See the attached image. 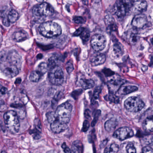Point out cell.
<instances>
[{
  "label": "cell",
  "instance_id": "9",
  "mask_svg": "<svg viewBox=\"0 0 153 153\" xmlns=\"http://www.w3.org/2000/svg\"><path fill=\"white\" fill-rule=\"evenodd\" d=\"M133 129L129 127H124L116 130L113 134V137L120 141H124L134 136Z\"/></svg>",
  "mask_w": 153,
  "mask_h": 153
},
{
  "label": "cell",
  "instance_id": "49",
  "mask_svg": "<svg viewBox=\"0 0 153 153\" xmlns=\"http://www.w3.org/2000/svg\"><path fill=\"white\" fill-rule=\"evenodd\" d=\"M1 88H2V87H1V84H0V90H1Z\"/></svg>",
  "mask_w": 153,
  "mask_h": 153
},
{
  "label": "cell",
  "instance_id": "14",
  "mask_svg": "<svg viewBox=\"0 0 153 153\" xmlns=\"http://www.w3.org/2000/svg\"><path fill=\"white\" fill-rule=\"evenodd\" d=\"M138 90V88L134 85H123L117 93L118 95L119 96H125Z\"/></svg>",
  "mask_w": 153,
  "mask_h": 153
},
{
  "label": "cell",
  "instance_id": "31",
  "mask_svg": "<svg viewBox=\"0 0 153 153\" xmlns=\"http://www.w3.org/2000/svg\"><path fill=\"white\" fill-rule=\"evenodd\" d=\"M106 22H107V25L108 26V28L111 29H114L115 28V23H114V20L113 18L111 17L109 15H108V18L106 17Z\"/></svg>",
  "mask_w": 153,
  "mask_h": 153
},
{
  "label": "cell",
  "instance_id": "26",
  "mask_svg": "<svg viewBox=\"0 0 153 153\" xmlns=\"http://www.w3.org/2000/svg\"><path fill=\"white\" fill-rule=\"evenodd\" d=\"M119 150L118 145L116 143L111 144L104 150L103 153H117Z\"/></svg>",
  "mask_w": 153,
  "mask_h": 153
},
{
  "label": "cell",
  "instance_id": "8",
  "mask_svg": "<svg viewBox=\"0 0 153 153\" xmlns=\"http://www.w3.org/2000/svg\"><path fill=\"white\" fill-rule=\"evenodd\" d=\"M91 43L93 49L99 52L104 49L106 46V39L101 34H95L91 37Z\"/></svg>",
  "mask_w": 153,
  "mask_h": 153
},
{
  "label": "cell",
  "instance_id": "40",
  "mask_svg": "<svg viewBox=\"0 0 153 153\" xmlns=\"http://www.w3.org/2000/svg\"><path fill=\"white\" fill-rule=\"evenodd\" d=\"M7 89L5 87H2L0 90V95H3L7 93Z\"/></svg>",
  "mask_w": 153,
  "mask_h": 153
},
{
  "label": "cell",
  "instance_id": "23",
  "mask_svg": "<svg viewBox=\"0 0 153 153\" xmlns=\"http://www.w3.org/2000/svg\"><path fill=\"white\" fill-rule=\"evenodd\" d=\"M83 145L81 141L76 140L74 141L72 146V151L74 153H82L83 152Z\"/></svg>",
  "mask_w": 153,
  "mask_h": 153
},
{
  "label": "cell",
  "instance_id": "32",
  "mask_svg": "<svg viewBox=\"0 0 153 153\" xmlns=\"http://www.w3.org/2000/svg\"><path fill=\"white\" fill-rule=\"evenodd\" d=\"M126 150L127 153H137L136 149L132 143L128 144L126 147Z\"/></svg>",
  "mask_w": 153,
  "mask_h": 153
},
{
  "label": "cell",
  "instance_id": "33",
  "mask_svg": "<svg viewBox=\"0 0 153 153\" xmlns=\"http://www.w3.org/2000/svg\"><path fill=\"white\" fill-rule=\"evenodd\" d=\"M65 68L68 73H71L74 70V65L71 61H69L67 62L65 66Z\"/></svg>",
  "mask_w": 153,
  "mask_h": 153
},
{
  "label": "cell",
  "instance_id": "36",
  "mask_svg": "<svg viewBox=\"0 0 153 153\" xmlns=\"http://www.w3.org/2000/svg\"><path fill=\"white\" fill-rule=\"evenodd\" d=\"M90 127V123L88 120H85L83 124L82 128V131L83 132H85L89 129Z\"/></svg>",
  "mask_w": 153,
  "mask_h": 153
},
{
  "label": "cell",
  "instance_id": "13",
  "mask_svg": "<svg viewBox=\"0 0 153 153\" xmlns=\"http://www.w3.org/2000/svg\"><path fill=\"white\" fill-rule=\"evenodd\" d=\"M126 40L131 45H135L139 40V37L135 29L130 30L126 34Z\"/></svg>",
  "mask_w": 153,
  "mask_h": 153
},
{
  "label": "cell",
  "instance_id": "30",
  "mask_svg": "<svg viewBox=\"0 0 153 153\" xmlns=\"http://www.w3.org/2000/svg\"><path fill=\"white\" fill-rule=\"evenodd\" d=\"M80 37L83 42L85 43L88 41L89 38H90V32L88 31V30L84 28L83 31L80 35Z\"/></svg>",
  "mask_w": 153,
  "mask_h": 153
},
{
  "label": "cell",
  "instance_id": "39",
  "mask_svg": "<svg viewBox=\"0 0 153 153\" xmlns=\"http://www.w3.org/2000/svg\"><path fill=\"white\" fill-rule=\"evenodd\" d=\"M84 30V28H79L77 29L76 31L74 32V35L75 36H80L81 33H82L83 31Z\"/></svg>",
  "mask_w": 153,
  "mask_h": 153
},
{
  "label": "cell",
  "instance_id": "20",
  "mask_svg": "<svg viewBox=\"0 0 153 153\" xmlns=\"http://www.w3.org/2000/svg\"><path fill=\"white\" fill-rule=\"evenodd\" d=\"M106 59L105 55L103 54H99L92 58L91 63L93 66H97L104 63L106 61Z\"/></svg>",
  "mask_w": 153,
  "mask_h": 153
},
{
  "label": "cell",
  "instance_id": "3",
  "mask_svg": "<svg viewBox=\"0 0 153 153\" xmlns=\"http://www.w3.org/2000/svg\"><path fill=\"white\" fill-rule=\"evenodd\" d=\"M72 109L71 104L68 102L61 104L55 112L56 118V121L67 125L71 119Z\"/></svg>",
  "mask_w": 153,
  "mask_h": 153
},
{
  "label": "cell",
  "instance_id": "15",
  "mask_svg": "<svg viewBox=\"0 0 153 153\" xmlns=\"http://www.w3.org/2000/svg\"><path fill=\"white\" fill-rule=\"evenodd\" d=\"M67 125L62 124L59 121H55L51 124V130L55 134H60L67 128Z\"/></svg>",
  "mask_w": 153,
  "mask_h": 153
},
{
  "label": "cell",
  "instance_id": "22",
  "mask_svg": "<svg viewBox=\"0 0 153 153\" xmlns=\"http://www.w3.org/2000/svg\"><path fill=\"white\" fill-rule=\"evenodd\" d=\"M143 128L147 132H153V116L147 118L143 123Z\"/></svg>",
  "mask_w": 153,
  "mask_h": 153
},
{
  "label": "cell",
  "instance_id": "37",
  "mask_svg": "<svg viewBox=\"0 0 153 153\" xmlns=\"http://www.w3.org/2000/svg\"><path fill=\"white\" fill-rule=\"evenodd\" d=\"M142 153H153V150L150 146H145L142 150Z\"/></svg>",
  "mask_w": 153,
  "mask_h": 153
},
{
  "label": "cell",
  "instance_id": "41",
  "mask_svg": "<svg viewBox=\"0 0 153 153\" xmlns=\"http://www.w3.org/2000/svg\"><path fill=\"white\" fill-rule=\"evenodd\" d=\"M100 114V112L99 113V111H97V113H96V115H95V116L94 117V119L93 122H92V125L93 126H94V125H95V123H96V121H97V119H96V118L98 119L99 118V115Z\"/></svg>",
  "mask_w": 153,
  "mask_h": 153
},
{
  "label": "cell",
  "instance_id": "48",
  "mask_svg": "<svg viewBox=\"0 0 153 153\" xmlns=\"http://www.w3.org/2000/svg\"><path fill=\"white\" fill-rule=\"evenodd\" d=\"M0 123H1V121H0ZM1 123H0V127H1Z\"/></svg>",
  "mask_w": 153,
  "mask_h": 153
},
{
  "label": "cell",
  "instance_id": "25",
  "mask_svg": "<svg viewBox=\"0 0 153 153\" xmlns=\"http://www.w3.org/2000/svg\"><path fill=\"white\" fill-rule=\"evenodd\" d=\"M19 18V13L15 10H11L8 13L7 19L10 23H13L16 22Z\"/></svg>",
  "mask_w": 153,
  "mask_h": 153
},
{
  "label": "cell",
  "instance_id": "11",
  "mask_svg": "<svg viewBox=\"0 0 153 153\" xmlns=\"http://www.w3.org/2000/svg\"><path fill=\"white\" fill-rule=\"evenodd\" d=\"M126 81L120 78H113L108 82V88L112 94L117 93L120 87L125 84Z\"/></svg>",
  "mask_w": 153,
  "mask_h": 153
},
{
  "label": "cell",
  "instance_id": "29",
  "mask_svg": "<svg viewBox=\"0 0 153 153\" xmlns=\"http://www.w3.org/2000/svg\"><path fill=\"white\" fill-rule=\"evenodd\" d=\"M46 118L48 121L51 124L56 120L55 113L53 111H50V112H48L46 114Z\"/></svg>",
  "mask_w": 153,
  "mask_h": 153
},
{
  "label": "cell",
  "instance_id": "12",
  "mask_svg": "<svg viewBox=\"0 0 153 153\" xmlns=\"http://www.w3.org/2000/svg\"><path fill=\"white\" fill-rule=\"evenodd\" d=\"M147 8V3L145 1H134L132 9L134 13H142L146 10Z\"/></svg>",
  "mask_w": 153,
  "mask_h": 153
},
{
  "label": "cell",
  "instance_id": "5",
  "mask_svg": "<svg viewBox=\"0 0 153 153\" xmlns=\"http://www.w3.org/2000/svg\"><path fill=\"white\" fill-rule=\"evenodd\" d=\"M134 1H117L113 7L114 13L118 17L125 16L132 9Z\"/></svg>",
  "mask_w": 153,
  "mask_h": 153
},
{
  "label": "cell",
  "instance_id": "35",
  "mask_svg": "<svg viewBox=\"0 0 153 153\" xmlns=\"http://www.w3.org/2000/svg\"><path fill=\"white\" fill-rule=\"evenodd\" d=\"M145 143L146 144L153 145V136H150L146 137L144 139Z\"/></svg>",
  "mask_w": 153,
  "mask_h": 153
},
{
  "label": "cell",
  "instance_id": "45",
  "mask_svg": "<svg viewBox=\"0 0 153 153\" xmlns=\"http://www.w3.org/2000/svg\"><path fill=\"white\" fill-rule=\"evenodd\" d=\"M21 80L20 78H18V79H17V80H16L15 83H16L19 84L21 82Z\"/></svg>",
  "mask_w": 153,
  "mask_h": 153
},
{
  "label": "cell",
  "instance_id": "17",
  "mask_svg": "<svg viewBox=\"0 0 153 153\" xmlns=\"http://www.w3.org/2000/svg\"><path fill=\"white\" fill-rule=\"evenodd\" d=\"M3 73L7 77L13 78L19 74V70L16 66L12 65L5 68L4 70Z\"/></svg>",
  "mask_w": 153,
  "mask_h": 153
},
{
  "label": "cell",
  "instance_id": "21",
  "mask_svg": "<svg viewBox=\"0 0 153 153\" xmlns=\"http://www.w3.org/2000/svg\"><path fill=\"white\" fill-rule=\"evenodd\" d=\"M118 125V122L115 118H111L106 121L105 124V128L106 131L111 132L115 130Z\"/></svg>",
  "mask_w": 153,
  "mask_h": 153
},
{
  "label": "cell",
  "instance_id": "10",
  "mask_svg": "<svg viewBox=\"0 0 153 153\" xmlns=\"http://www.w3.org/2000/svg\"><path fill=\"white\" fill-rule=\"evenodd\" d=\"M148 23V20L146 15L143 13L137 14L134 17L132 24L135 29H143L146 27Z\"/></svg>",
  "mask_w": 153,
  "mask_h": 153
},
{
  "label": "cell",
  "instance_id": "2",
  "mask_svg": "<svg viewBox=\"0 0 153 153\" xmlns=\"http://www.w3.org/2000/svg\"><path fill=\"white\" fill-rule=\"evenodd\" d=\"M6 128L12 134H17L20 128V122L18 114L13 110H9L4 115Z\"/></svg>",
  "mask_w": 153,
  "mask_h": 153
},
{
  "label": "cell",
  "instance_id": "47",
  "mask_svg": "<svg viewBox=\"0 0 153 153\" xmlns=\"http://www.w3.org/2000/svg\"><path fill=\"white\" fill-rule=\"evenodd\" d=\"M1 153H6V152H4V151H2V152H1Z\"/></svg>",
  "mask_w": 153,
  "mask_h": 153
},
{
  "label": "cell",
  "instance_id": "7",
  "mask_svg": "<svg viewBox=\"0 0 153 153\" xmlns=\"http://www.w3.org/2000/svg\"><path fill=\"white\" fill-rule=\"evenodd\" d=\"M48 80L53 85L62 84L64 81V74L61 67L56 66L51 68L48 74Z\"/></svg>",
  "mask_w": 153,
  "mask_h": 153
},
{
  "label": "cell",
  "instance_id": "46",
  "mask_svg": "<svg viewBox=\"0 0 153 153\" xmlns=\"http://www.w3.org/2000/svg\"><path fill=\"white\" fill-rule=\"evenodd\" d=\"M151 42H152V44L153 45V37L151 39Z\"/></svg>",
  "mask_w": 153,
  "mask_h": 153
},
{
  "label": "cell",
  "instance_id": "44",
  "mask_svg": "<svg viewBox=\"0 0 153 153\" xmlns=\"http://www.w3.org/2000/svg\"><path fill=\"white\" fill-rule=\"evenodd\" d=\"M100 94V90H97L95 91L94 93V97L95 99H97L99 97V95Z\"/></svg>",
  "mask_w": 153,
  "mask_h": 153
},
{
  "label": "cell",
  "instance_id": "34",
  "mask_svg": "<svg viewBox=\"0 0 153 153\" xmlns=\"http://www.w3.org/2000/svg\"><path fill=\"white\" fill-rule=\"evenodd\" d=\"M75 23L77 24H83L85 22V20L82 17L80 16H76L73 19Z\"/></svg>",
  "mask_w": 153,
  "mask_h": 153
},
{
  "label": "cell",
  "instance_id": "1",
  "mask_svg": "<svg viewBox=\"0 0 153 153\" xmlns=\"http://www.w3.org/2000/svg\"><path fill=\"white\" fill-rule=\"evenodd\" d=\"M40 34L47 38L57 37L61 35L62 30L61 26L53 22H46L40 24L39 28Z\"/></svg>",
  "mask_w": 153,
  "mask_h": 153
},
{
  "label": "cell",
  "instance_id": "42",
  "mask_svg": "<svg viewBox=\"0 0 153 153\" xmlns=\"http://www.w3.org/2000/svg\"><path fill=\"white\" fill-rule=\"evenodd\" d=\"M3 23L4 26H7V27H8V26H10V22H9V21L8 20L7 18H4V19H3Z\"/></svg>",
  "mask_w": 153,
  "mask_h": 153
},
{
  "label": "cell",
  "instance_id": "28",
  "mask_svg": "<svg viewBox=\"0 0 153 153\" xmlns=\"http://www.w3.org/2000/svg\"><path fill=\"white\" fill-rule=\"evenodd\" d=\"M48 66L47 63L42 62L39 64L38 66L37 71L39 72L42 75L46 73L48 70Z\"/></svg>",
  "mask_w": 153,
  "mask_h": 153
},
{
  "label": "cell",
  "instance_id": "19",
  "mask_svg": "<svg viewBox=\"0 0 153 153\" xmlns=\"http://www.w3.org/2000/svg\"><path fill=\"white\" fill-rule=\"evenodd\" d=\"M61 58L62 57L59 54H55L52 55L48 60L47 64L48 67H51L52 68L58 66L57 64L61 61Z\"/></svg>",
  "mask_w": 153,
  "mask_h": 153
},
{
  "label": "cell",
  "instance_id": "27",
  "mask_svg": "<svg viewBox=\"0 0 153 153\" xmlns=\"http://www.w3.org/2000/svg\"><path fill=\"white\" fill-rule=\"evenodd\" d=\"M42 75L37 71H33L30 74V80L33 82H38L41 79Z\"/></svg>",
  "mask_w": 153,
  "mask_h": 153
},
{
  "label": "cell",
  "instance_id": "18",
  "mask_svg": "<svg viewBox=\"0 0 153 153\" xmlns=\"http://www.w3.org/2000/svg\"><path fill=\"white\" fill-rule=\"evenodd\" d=\"M28 37V35L25 31L21 30L16 31L13 33V40L16 42H21L26 40Z\"/></svg>",
  "mask_w": 153,
  "mask_h": 153
},
{
  "label": "cell",
  "instance_id": "43",
  "mask_svg": "<svg viewBox=\"0 0 153 153\" xmlns=\"http://www.w3.org/2000/svg\"><path fill=\"white\" fill-rule=\"evenodd\" d=\"M6 108V106L3 103H0V111H4Z\"/></svg>",
  "mask_w": 153,
  "mask_h": 153
},
{
  "label": "cell",
  "instance_id": "24",
  "mask_svg": "<svg viewBox=\"0 0 153 153\" xmlns=\"http://www.w3.org/2000/svg\"><path fill=\"white\" fill-rule=\"evenodd\" d=\"M113 54L116 57H120L123 54V49L119 43H116L113 47Z\"/></svg>",
  "mask_w": 153,
  "mask_h": 153
},
{
  "label": "cell",
  "instance_id": "4",
  "mask_svg": "<svg viewBox=\"0 0 153 153\" xmlns=\"http://www.w3.org/2000/svg\"><path fill=\"white\" fill-rule=\"evenodd\" d=\"M124 106L129 112L136 113L143 108L145 103L139 97H131L125 101Z\"/></svg>",
  "mask_w": 153,
  "mask_h": 153
},
{
  "label": "cell",
  "instance_id": "16",
  "mask_svg": "<svg viewBox=\"0 0 153 153\" xmlns=\"http://www.w3.org/2000/svg\"><path fill=\"white\" fill-rule=\"evenodd\" d=\"M77 84L84 90L91 89L94 87V82L91 79H86L85 78H80L77 81Z\"/></svg>",
  "mask_w": 153,
  "mask_h": 153
},
{
  "label": "cell",
  "instance_id": "38",
  "mask_svg": "<svg viewBox=\"0 0 153 153\" xmlns=\"http://www.w3.org/2000/svg\"><path fill=\"white\" fill-rule=\"evenodd\" d=\"M62 148L63 149L64 152L65 153H71V150L68 147L66 144L65 143L63 144L62 145Z\"/></svg>",
  "mask_w": 153,
  "mask_h": 153
},
{
  "label": "cell",
  "instance_id": "6",
  "mask_svg": "<svg viewBox=\"0 0 153 153\" xmlns=\"http://www.w3.org/2000/svg\"><path fill=\"white\" fill-rule=\"evenodd\" d=\"M54 12V10L49 4L42 3L35 5L32 9V13L37 17H48L52 16Z\"/></svg>",
  "mask_w": 153,
  "mask_h": 153
}]
</instances>
